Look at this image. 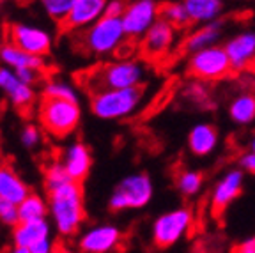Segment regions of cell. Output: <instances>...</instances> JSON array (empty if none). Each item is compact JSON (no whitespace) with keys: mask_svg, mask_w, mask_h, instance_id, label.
I'll list each match as a JSON object with an SVG mask.
<instances>
[{"mask_svg":"<svg viewBox=\"0 0 255 253\" xmlns=\"http://www.w3.org/2000/svg\"><path fill=\"white\" fill-rule=\"evenodd\" d=\"M232 66V73H245L255 66V32L243 30L229 37L223 44Z\"/></svg>","mask_w":255,"mask_h":253,"instance_id":"cell-14","label":"cell"},{"mask_svg":"<svg viewBox=\"0 0 255 253\" xmlns=\"http://www.w3.org/2000/svg\"><path fill=\"white\" fill-rule=\"evenodd\" d=\"M161 18L167 20L172 27L183 28L191 23L188 11L184 7V2H168V4H161Z\"/></svg>","mask_w":255,"mask_h":253,"instance_id":"cell-28","label":"cell"},{"mask_svg":"<svg viewBox=\"0 0 255 253\" xmlns=\"http://www.w3.org/2000/svg\"><path fill=\"white\" fill-rule=\"evenodd\" d=\"M239 168L247 174H255V152L248 150L239 156Z\"/></svg>","mask_w":255,"mask_h":253,"instance_id":"cell-35","label":"cell"},{"mask_svg":"<svg viewBox=\"0 0 255 253\" xmlns=\"http://www.w3.org/2000/svg\"><path fill=\"white\" fill-rule=\"evenodd\" d=\"M20 142L27 149H36L43 142V133L36 124H25L20 131Z\"/></svg>","mask_w":255,"mask_h":253,"instance_id":"cell-31","label":"cell"},{"mask_svg":"<svg viewBox=\"0 0 255 253\" xmlns=\"http://www.w3.org/2000/svg\"><path fill=\"white\" fill-rule=\"evenodd\" d=\"M250 150H252V152H255V134L252 136V140H250Z\"/></svg>","mask_w":255,"mask_h":253,"instance_id":"cell-39","label":"cell"},{"mask_svg":"<svg viewBox=\"0 0 255 253\" xmlns=\"http://www.w3.org/2000/svg\"><path fill=\"white\" fill-rule=\"evenodd\" d=\"M37 119L44 131L53 138H68L78 129L82 108L75 101L43 98L37 108Z\"/></svg>","mask_w":255,"mask_h":253,"instance_id":"cell-4","label":"cell"},{"mask_svg":"<svg viewBox=\"0 0 255 253\" xmlns=\"http://www.w3.org/2000/svg\"><path fill=\"white\" fill-rule=\"evenodd\" d=\"M50 220L60 238H75L85 223L84 190L80 182H68L48 193Z\"/></svg>","mask_w":255,"mask_h":253,"instance_id":"cell-2","label":"cell"},{"mask_svg":"<svg viewBox=\"0 0 255 253\" xmlns=\"http://www.w3.org/2000/svg\"><path fill=\"white\" fill-rule=\"evenodd\" d=\"M105 9H107V0H75L71 14L62 27L66 30L80 34L92 27L96 21H100L105 16Z\"/></svg>","mask_w":255,"mask_h":253,"instance_id":"cell-15","label":"cell"},{"mask_svg":"<svg viewBox=\"0 0 255 253\" xmlns=\"http://www.w3.org/2000/svg\"><path fill=\"white\" fill-rule=\"evenodd\" d=\"M2 44H4V41H2V37H0V48H2Z\"/></svg>","mask_w":255,"mask_h":253,"instance_id":"cell-40","label":"cell"},{"mask_svg":"<svg viewBox=\"0 0 255 253\" xmlns=\"http://www.w3.org/2000/svg\"><path fill=\"white\" fill-rule=\"evenodd\" d=\"M16 76H18V80H20L21 83H25V85H28V87H34L37 82H39L41 75L43 73L36 71V69H18V71H14Z\"/></svg>","mask_w":255,"mask_h":253,"instance_id":"cell-33","label":"cell"},{"mask_svg":"<svg viewBox=\"0 0 255 253\" xmlns=\"http://www.w3.org/2000/svg\"><path fill=\"white\" fill-rule=\"evenodd\" d=\"M124 236L119 227L112 223H100L85 229L76 238L78 253H112L123 243Z\"/></svg>","mask_w":255,"mask_h":253,"instance_id":"cell-11","label":"cell"},{"mask_svg":"<svg viewBox=\"0 0 255 253\" xmlns=\"http://www.w3.org/2000/svg\"><path fill=\"white\" fill-rule=\"evenodd\" d=\"M73 179L66 174L64 166L59 161L48 165L46 170H44V188H46V193H50V191L57 190V188L64 186V184H68Z\"/></svg>","mask_w":255,"mask_h":253,"instance_id":"cell-30","label":"cell"},{"mask_svg":"<svg viewBox=\"0 0 255 253\" xmlns=\"http://www.w3.org/2000/svg\"><path fill=\"white\" fill-rule=\"evenodd\" d=\"M243 182H245V172L241 168H231V170L225 172L215 182L211 195H209V206H211L213 213L218 214L227 209L232 202L241 195Z\"/></svg>","mask_w":255,"mask_h":253,"instance_id":"cell-13","label":"cell"},{"mask_svg":"<svg viewBox=\"0 0 255 253\" xmlns=\"http://www.w3.org/2000/svg\"><path fill=\"white\" fill-rule=\"evenodd\" d=\"M229 117L238 126H248L255 121V94L243 92L229 103Z\"/></svg>","mask_w":255,"mask_h":253,"instance_id":"cell-24","label":"cell"},{"mask_svg":"<svg viewBox=\"0 0 255 253\" xmlns=\"http://www.w3.org/2000/svg\"><path fill=\"white\" fill-rule=\"evenodd\" d=\"M152 195H154L152 179L145 172H135L123 177L114 188L108 198V207L114 213L142 209L152 200Z\"/></svg>","mask_w":255,"mask_h":253,"instance_id":"cell-5","label":"cell"},{"mask_svg":"<svg viewBox=\"0 0 255 253\" xmlns=\"http://www.w3.org/2000/svg\"><path fill=\"white\" fill-rule=\"evenodd\" d=\"M143 99V89H123V91H103L91 96V110L103 121L128 119L138 110Z\"/></svg>","mask_w":255,"mask_h":253,"instance_id":"cell-6","label":"cell"},{"mask_svg":"<svg viewBox=\"0 0 255 253\" xmlns=\"http://www.w3.org/2000/svg\"><path fill=\"white\" fill-rule=\"evenodd\" d=\"M30 195L27 182L9 165H0V198L20 206Z\"/></svg>","mask_w":255,"mask_h":253,"instance_id":"cell-21","label":"cell"},{"mask_svg":"<svg viewBox=\"0 0 255 253\" xmlns=\"http://www.w3.org/2000/svg\"><path fill=\"white\" fill-rule=\"evenodd\" d=\"M0 223L14 229L20 223V216H18V206L12 202L2 200L0 198Z\"/></svg>","mask_w":255,"mask_h":253,"instance_id":"cell-32","label":"cell"},{"mask_svg":"<svg viewBox=\"0 0 255 253\" xmlns=\"http://www.w3.org/2000/svg\"><path fill=\"white\" fill-rule=\"evenodd\" d=\"M231 253H255V236H250V238L239 241L232 248Z\"/></svg>","mask_w":255,"mask_h":253,"instance_id":"cell-36","label":"cell"},{"mask_svg":"<svg viewBox=\"0 0 255 253\" xmlns=\"http://www.w3.org/2000/svg\"><path fill=\"white\" fill-rule=\"evenodd\" d=\"M73 4H75V0H44L41 5L50 20L64 25L71 14Z\"/></svg>","mask_w":255,"mask_h":253,"instance_id":"cell-29","label":"cell"},{"mask_svg":"<svg viewBox=\"0 0 255 253\" xmlns=\"http://www.w3.org/2000/svg\"><path fill=\"white\" fill-rule=\"evenodd\" d=\"M126 2L123 0H110L107 2V9H105V16H110V18H121L123 12L126 11Z\"/></svg>","mask_w":255,"mask_h":253,"instance_id":"cell-34","label":"cell"},{"mask_svg":"<svg viewBox=\"0 0 255 253\" xmlns=\"http://www.w3.org/2000/svg\"><path fill=\"white\" fill-rule=\"evenodd\" d=\"M193 213L188 207H175L172 211L159 214L151 227V238L158 248L165 250L177 245L193 227Z\"/></svg>","mask_w":255,"mask_h":253,"instance_id":"cell-7","label":"cell"},{"mask_svg":"<svg viewBox=\"0 0 255 253\" xmlns=\"http://www.w3.org/2000/svg\"><path fill=\"white\" fill-rule=\"evenodd\" d=\"M161 18V4L152 0H136L126 5L121 16L128 39H140L149 32V28Z\"/></svg>","mask_w":255,"mask_h":253,"instance_id":"cell-9","label":"cell"},{"mask_svg":"<svg viewBox=\"0 0 255 253\" xmlns=\"http://www.w3.org/2000/svg\"><path fill=\"white\" fill-rule=\"evenodd\" d=\"M43 98L62 99V101H75L78 103V91L71 83L62 78H50L43 85Z\"/></svg>","mask_w":255,"mask_h":253,"instance_id":"cell-26","label":"cell"},{"mask_svg":"<svg viewBox=\"0 0 255 253\" xmlns=\"http://www.w3.org/2000/svg\"><path fill=\"white\" fill-rule=\"evenodd\" d=\"M0 64L12 69V71H18V69H36V71L43 73L44 67H46L44 57L28 55L27 52L11 44L9 41H5L2 44V48H0Z\"/></svg>","mask_w":255,"mask_h":253,"instance_id":"cell-20","label":"cell"},{"mask_svg":"<svg viewBox=\"0 0 255 253\" xmlns=\"http://www.w3.org/2000/svg\"><path fill=\"white\" fill-rule=\"evenodd\" d=\"M175 27H172L167 20L159 18L145 36L140 41V48H142L143 57H147L151 60H161L172 53L175 46Z\"/></svg>","mask_w":255,"mask_h":253,"instance_id":"cell-12","label":"cell"},{"mask_svg":"<svg viewBox=\"0 0 255 253\" xmlns=\"http://www.w3.org/2000/svg\"><path fill=\"white\" fill-rule=\"evenodd\" d=\"M184 7H186L191 23L207 25L220 21L223 2L220 0H184Z\"/></svg>","mask_w":255,"mask_h":253,"instance_id":"cell-23","label":"cell"},{"mask_svg":"<svg viewBox=\"0 0 255 253\" xmlns=\"http://www.w3.org/2000/svg\"><path fill=\"white\" fill-rule=\"evenodd\" d=\"M5 253H30L27 248H21V246H12V248H9Z\"/></svg>","mask_w":255,"mask_h":253,"instance_id":"cell-37","label":"cell"},{"mask_svg":"<svg viewBox=\"0 0 255 253\" xmlns=\"http://www.w3.org/2000/svg\"><path fill=\"white\" fill-rule=\"evenodd\" d=\"M202 186H204V175L197 170H183L175 177V188L186 198L199 195Z\"/></svg>","mask_w":255,"mask_h":253,"instance_id":"cell-27","label":"cell"},{"mask_svg":"<svg viewBox=\"0 0 255 253\" xmlns=\"http://www.w3.org/2000/svg\"><path fill=\"white\" fill-rule=\"evenodd\" d=\"M76 37H78L76 43L80 44L82 52L98 59L116 55L128 39L121 18H110V16H103L87 30L76 34Z\"/></svg>","mask_w":255,"mask_h":253,"instance_id":"cell-3","label":"cell"},{"mask_svg":"<svg viewBox=\"0 0 255 253\" xmlns=\"http://www.w3.org/2000/svg\"><path fill=\"white\" fill-rule=\"evenodd\" d=\"M52 238V222L50 220H39V222H25L18 223L12 229V243L14 246L30 248L32 245Z\"/></svg>","mask_w":255,"mask_h":253,"instance_id":"cell-22","label":"cell"},{"mask_svg":"<svg viewBox=\"0 0 255 253\" xmlns=\"http://www.w3.org/2000/svg\"><path fill=\"white\" fill-rule=\"evenodd\" d=\"M147 78V67L138 59H117L103 62L84 76L89 92L98 94L103 91L138 89Z\"/></svg>","mask_w":255,"mask_h":253,"instance_id":"cell-1","label":"cell"},{"mask_svg":"<svg viewBox=\"0 0 255 253\" xmlns=\"http://www.w3.org/2000/svg\"><path fill=\"white\" fill-rule=\"evenodd\" d=\"M0 91L7 96L9 103L18 110H27L36 101V91L21 83L12 69L0 66Z\"/></svg>","mask_w":255,"mask_h":253,"instance_id":"cell-17","label":"cell"},{"mask_svg":"<svg viewBox=\"0 0 255 253\" xmlns=\"http://www.w3.org/2000/svg\"><path fill=\"white\" fill-rule=\"evenodd\" d=\"M188 71L204 82H216L232 73L229 55L223 46H213L190 55L188 59Z\"/></svg>","mask_w":255,"mask_h":253,"instance_id":"cell-8","label":"cell"},{"mask_svg":"<svg viewBox=\"0 0 255 253\" xmlns=\"http://www.w3.org/2000/svg\"><path fill=\"white\" fill-rule=\"evenodd\" d=\"M223 34V23L215 21V23L200 25L199 28L188 34L183 41V52L188 55H193L197 52H202L207 48L218 46V41L222 39Z\"/></svg>","mask_w":255,"mask_h":253,"instance_id":"cell-19","label":"cell"},{"mask_svg":"<svg viewBox=\"0 0 255 253\" xmlns=\"http://www.w3.org/2000/svg\"><path fill=\"white\" fill-rule=\"evenodd\" d=\"M18 216L20 222H39L48 220L50 211H48V198H43L37 193H30L20 206H18Z\"/></svg>","mask_w":255,"mask_h":253,"instance_id":"cell-25","label":"cell"},{"mask_svg":"<svg viewBox=\"0 0 255 253\" xmlns=\"http://www.w3.org/2000/svg\"><path fill=\"white\" fill-rule=\"evenodd\" d=\"M186 142L191 154L197 156V158H207L216 150L220 136L213 124L199 123L190 129Z\"/></svg>","mask_w":255,"mask_h":253,"instance_id":"cell-18","label":"cell"},{"mask_svg":"<svg viewBox=\"0 0 255 253\" xmlns=\"http://www.w3.org/2000/svg\"><path fill=\"white\" fill-rule=\"evenodd\" d=\"M7 41L34 57H46L52 50L53 37L43 27L30 23H11L7 27Z\"/></svg>","mask_w":255,"mask_h":253,"instance_id":"cell-10","label":"cell"},{"mask_svg":"<svg viewBox=\"0 0 255 253\" xmlns=\"http://www.w3.org/2000/svg\"><path fill=\"white\" fill-rule=\"evenodd\" d=\"M59 163L64 166V170L75 182L85 181L92 168V154L91 149L84 142H71L64 149Z\"/></svg>","mask_w":255,"mask_h":253,"instance_id":"cell-16","label":"cell"},{"mask_svg":"<svg viewBox=\"0 0 255 253\" xmlns=\"http://www.w3.org/2000/svg\"><path fill=\"white\" fill-rule=\"evenodd\" d=\"M52 253H71V252H68V250H66V248H59V246H57V248L53 250Z\"/></svg>","mask_w":255,"mask_h":253,"instance_id":"cell-38","label":"cell"}]
</instances>
